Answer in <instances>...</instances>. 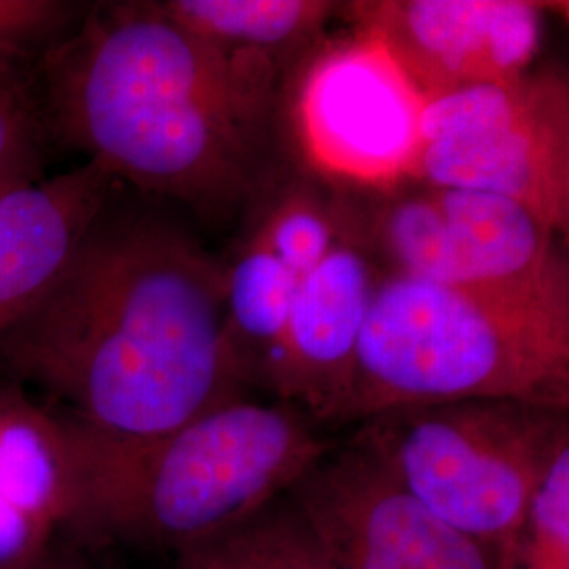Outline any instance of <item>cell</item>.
Listing matches in <instances>:
<instances>
[{
    "label": "cell",
    "mask_w": 569,
    "mask_h": 569,
    "mask_svg": "<svg viewBox=\"0 0 569 569\" xmlns=\"http://www.w3.org/2000/svg\"><path fill=\"white\" fill-rule=\"evenodd\" d=\"M224 260L228 345L244 382L260 387L298 289L342 230L338 188L291 163L243 213Z\"/></svg>",
    "instance_id": "9c48e42d"
},
{
    "label": "cell",
    "mask_w": 569,
    "mask_h": 569,
    "mask_svg": "<svg viewBox=\"0 0 569 569\" xmlns=\"http://www.w3.org/2000/svg\"><path fill=\"white\" fill-rule=\"evenodd\" d=\"M47 569H51V568H47Z\"/></svg>",
    "instance_id": "7402d4cb"
},
{
    "label": "cell",
    "mask_w": 569,
    "mask_h": 569,
    "mask_svg": "<svg viewBox=\"0 0 569 569\" xmlns=\"http://www.w3.org/2000/svg\"><path fill=\"white\" fill-rule=\"evenodd\" d=\"M425 102L387 51L350 28L327 39L283 96L289 159L345 190L411 180Z\"/></svg>",
    "instance_id": "ba28073f"
},
{
    "label": "cell",
    "mask_w": 569,
    "mask_h": 569,
    "mask_svg": "<svg viewBox=\"0 0 569 569\" xmlns=\"http://www.w3.org/2000/svg\"><path fill=\"white\" fill-rule=\"evenodd\" d=\"M117 183L87 161L0 197V340L56 279Z\"/></svg>",
    "instance_id": "4fadbf2b"
},
{
    "label": "cell",
    "mask_w": 569,
    "mask_h": 569,
    "mask_svg": "<svg viewBox=\"0 0 569 569\" xmlns=\"http://www.w3.org/2000/svg\"><path fill=\"white\" fill-rule=\"evenodd\" d=\"M0 367L114 443L159 439L249 390L226 333L224 260L112 197L2 336Z\"/></svg>",
    "instance_id": "6da1fadb"
},
{
    "label": "cell",
    "mask_w": 569,
    "mask_h": 569,
    "mask_svg": "<svg viewBox=\"0 0 569 569\" xmlns=\"http://www.w3.org/2000/svg\"><path fill=\"white\" fill-rule=\"evenodd\" d=\"M468 399L569 407V317L382 272L342 425Z\"/></svg>",
    "instance_id": "277c9868"
},
{
    "label": "cell",
    "mask_w": 569,
    "mask_h": 569,
    "mask_svg": "<svg viewBox=\"0 0 569 569\" xmlns=\"http://www.w3.org/2000/svg\"><path fill=\"white\" fill-rule=\"evenodd\" d=\"M47 138L34 82L23 66L0 63V197L39 182Z\"/></svg>",
    "instance_id": "ac0fdd59"
},
{
    "label": "cell",
    "mask_w": 569,
    "mask_h": 569,
    "mask_svg": "<svg viewBox=\"0 0 569 569\" xmlns=\"http://www.w3.org/2000/svg\"><path fill=\"white\" fill-rule=\"evenodd\" d=\"M183 30L220 49L258 79L284 89L329 39L342 2L329 0H164Z\"/></svg>",
    "instance_id": "5bb4252c"
},
{
    "label": "cell",
    "mask_w": 569,
    "mask_h": 569,
    "mask_svg": "<svg viewBox=\"0 0 569 569\" xmlns=\"http://www.w3.org/2000/svg\"><path fill=\"white\" fill-rule=\"evenodd\" d=\"M338 197L342 228L382 272L569 317L566 239L526 207L413 180Z\"/></svg>",
    "instance_id": "8992f818"
},
{
    "label": "cell",
    "mask_w": 569,
    "mask_h": 569,
    "mask_svg": "<svg viewBox=\"0 0 569 569\" xmlns=\"http://www.w3.org/2000/svg\"><path fill=\"white\" fill-rule=\"evenodd\" d=\"M411 180L502 197L568 239L566 68L533 66L425 103Z\"/></svg>",
    "instance_id": "52a82bcc"
},
{
    "label": "cell",
    "mask_w": 569,
    "mask_h": 569,
    "mask_svg": "<svg viewBox=\"0 0 569 569\" xmlns=\"http://www.w3.org/2000/svg\"><path fill=\"white\" fill-rule=\"evenodd\" d=\"M382 270L345 228L298 289L260 388L317 425L345 422L357 348Z\"/></svg>",
    "instance_id": "7c38bea8"
},
{
    "label": "cell",
    "mask_w": 569,
    "mask_h": 569,
    "mask_svg": "<svg viewBox=\"0 0 569 569\" xmlns=\"http://www.w3.org/2000/svg\"><path fill=\"white\" fill-rule=\"evenodd\" d=\"M173 569H333L308 517L287 491L243 526L176 555Z\"/></svg>",
    "instance_id": "2e32d148"
},
{
    "label": "cell",
    "mask_w": 569,
    "mask_h": 569,
    "mask_svg": "<svg viewBox=\"0 0 569 569\" xmlns=\"http://www.w3.org/2000/svg\"><path fill=\"white\" fill-rule=\"evenodd\" d=\"M87 13L79 2L0 0V63L39 61L63 41Z\"/></svg>",
    "instance_id": "d6986e66"
},
{
    "label": "cell",
    "mask_w": 569,
    "mask_h": 569,
    "mask_svg": "<svg viewBox=\"0 0 569 569\" xmlns=\"http://www.w3.org/2000/svg\"><path fill=\"white\" fill-rule=\"evenodd\" d=\"M56 529L0 496V569H42Z\"/></svg>",
    "instance_id": "ffe728a7"
},
{
    "label": "cell",
    "mask_w": 569,
    "mask_h": 569,
    "mask_svg": "<svg viewBox=\"0 0 569 569\" xmlns=\"http://www.w3.org/2000/svg\"><path fill=\"white\" fill-rule=\"evenodd\" d=\"M58 416L77 479L70 528L173 555L243 526L336 446L274 397H237L142 443L106 441Z\"/></svg>",
    "instance_id": "3957f363"
},
{
    "label": "cell",
    "mask_w": 569,
    "mask_h": 569,
    "mask_svg": "<svg viewBox=\"0 0 569 569\" xmlns=\"http://www.w3.org/2000/svg\"><path fill=\"white\" fill-rule=\"evenodd\" d=\"M289 493L333 569H493V550L435 517L352 437Z\"/></svg>",
    "instance_id": "30bf717a"
},
{
    "label": "cell",
    "mask_w": 569,
    "mask_h": 569,
    "mask_svg": "<svg viewBox=\"0 0 569 569\" xmlns=\"http://www.w3.org/2000/svg\"><path fill=\"white\" fill-rule=\"evenodd\" d=\"M49 136L117 180L228 222L291 163L283 91L183 30L159 2H108L39 63Z\"/></svg>",
    "instance_id": "7a4b0ae2"
},
{
    "label": "cell",
    "mask_w": 569,
    "mask_h": 569,
    "mask_svg": "<svg viewBox=\"0 0 569 569\" xmlns=\"http://www.w3.org/2000/svg\"><path fill=\"white\" fill-rule=\"evenodd\" d=\"M493 569H569V439L552 453L521 521L496 545Z\"/></svg>",
    "instance_id": "e0dca14e"
},
{
    "label": "cell",
    "mask_w": 569,
    "mask_h": 569,
    "mask_svg": "<svg viewBox=\"0 0 569 569\" xmlns=\"http://www.w3.org/2000/svg\"><path fill=\"white\" fill-rule=\"evenodd\" d=\"M549 4L531 0H361L340 16L371 37L428 103L536 66Z\"/></svg>",
    "instance_id": "8fae6325"
},
{
    "label": "cell",
    "mask_w": 569,
    "mask_h": 569,
    "mask_svg": "<svg viewBox=\"0 0 569 569\" xmlns=\"http://www.w3.org/2000/svg\"><path fill=\"white\" fill-rule=\"evenodd\" d=\"M42 569H47V566H44V568H42Z\"/></svg>",
    "instance_id": "44dd1931"
},
{
    "label": "cell",
    "mask_w": 569,
    "mask_h": 569,
    "mask_svg": "<svg viewBox=\"0 0 569 569\" xmlns=\"http://www.w3.org/2000/svg\"><path fill=\"white\" fill-rule=\"evenodd\" d=\"M0 496L49 528H70L77 479L61 418L21 388L0 390Z\"/></svg>",
    "instance_id": "9a60e30c"
},
{
    "label": "cell",
    "mask_w": 569,
    "mask_h": 569,
    "mask_svg": "<svg viewBox=\"0 0 569 569\" xmlns=\"http://www.w3.org/2000/svg\"><path fill=\"white\" fill-rule=\"evenodd\" d=\"M352 439L435 517L493 550L568 441L569 407L517 399L397 407L359 422Z\"/></svg>",
    "instance_id": "5b68a950"
}]
</instances>
